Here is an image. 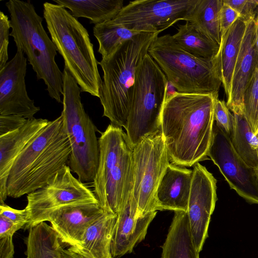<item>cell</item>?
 Returning a JSON list of instances; mask_svg holds the SVG:
<instances>
[{"mask_svg":"<svg viewBox=\"0 0 258 258\" xmlns=\"http://www.w3.org/2000/svg\"><path fill=\"white\" fill-rule=\"evenodd\" d=\"M218 95L177 92L162 109L161 131L171 163L190 167L207 158Z\"/></svg>","mask_w":258,"mask_h":258,"instance_id":"6da1fadb","label":"cell"},{"mask_svg":"<svg viewBox=\"0 0 258 258\" xmlns=\"http://www.w3.org/2000/svg\"><path fill=\"white\" fill-rule=\"evenodd\" d=\"M71 147L61 115L43 128L14 162L7 196L19 198L44 186L68 163Z\"/></svg>","mask_w":258,"mask_h":258,"instance_id":"7a4b0ae2","label":"cell"},{"mask_svg":"<svg viewBox=\"0 0 258 258\" xmlns=\"http://www.w3.org/2000/svg\"><path fill=\"white\" fill-rule=\"evenodd\" d=\"M159 33H140L98 62L103 72L99 98L111 124L126 129L137 68Z\"/></svg>","mask_w":258,"mask_h":258,"instance_id":"3957f363","label":"cell"},{"mask_svg":"<svg viewBox=\"0 0 258 258\" xmlns=\"http://www.w3.org/2000/svg\"><path fill=\"white\" fill-rule=\"evenodd\" d=\"M43 6L51 39L64 60V68L82 92L99 98L102 80L87 29L62 6L45 2Z\"/></svg>","mask_w":258,"mask_h":258,"instance_id":"277c9868","label":"cell"},{"mask_svg":"<svg viewBox=\"0 0 258 258\" xmlns=\"http://www.w3.org/2000/svg\"><path fill=\"white\" fill-rule=\"evenodd\" d=\"M10 15L12 36L17 48L26 54L37 80H42L49 96L62 103L63 72L55 60L57 48L30 1L10 0L6 3Z\"/></svg>","mask_w":258,"mask_h":258,"instance_id":"5b68a950","label":"cell"},{"mask_svg":"<svg viewBox=\"0 0 258 258\" xmlns=\"http://www.w3.org/2000/svg\"><path fill=\"white\" fill-rule=\"evenodd\" d=\"M98 142L94 192L105 212L117 214L133 192V148L122 128L111 123Z\"/></svg>","mask_w":258,"mask_h":258,"instance_id":"8992f818","label":"cell"},{"mask_svg":"<svg viewBox=\"0 0 258 258\" xmlns=\"http://www.w3.org/2000/svg\"><path fill=\"white\" fill-rule=\"evenodd\" d=\"M148 53L178 92L218 95L222 84L220 50L213 58H199L184 51L167 34L153 40Z\"/></svg>","mask_w":258,"mask_h":258,"instance_id":"52a82bcc","label":"cell"},{"mask_svg":"<svg viewBox=\"0 0 258 258\" xmlns=\"http://www.w3.org/2000/svg\"><path fill=\"white\" fill-rule=\"evenodd\" d=\"M63 74L61 116L72 149L69 166L80 181L93 182L99 156L97 129L85 110L77 81L65 68Z\"/></svg>","mask_w":258,"mask_h":258,"instance_id":"ba28073f","label":"cell"},{"mask_svg":"<svg viewBox=\"0 0 258 258\" xmlns=\"http://www.w3.org/2000/svg\"><path fill=\"white\" fill-rule=\"evenodd\" d=\"M167 82L164 73L147 54L137 70L125 129L133 148L144 137L161 130V117L166 101Z\"/></svg>","mask_w":258,"mask_h":258,"instance_id":"9c48e42d","label":"cell"},{"mask_svg":"<svg viewBox=\"0 0 258 258\" xmlns=\"http://www.w3.org/2000/svg\"><path fill=\"white\" fill-rule=\"evenodd\" d=\"M133 148V195L139 218L159 210L157 191L170 160L161 130L144 137Z\"/></svg>","mask_w":258,"mask_h":258,"instance_id":"30bf717a","label":"cell"},{"mask_svg":"<svg viewBox=\"0 0 258 258\" xmlns=\"http://www.w3.org/2000/svg\"><path fill=\"white\" fill-rule=\"evenodd\" d=\"M27 199L25 209L29 215V221L24 228L25 230L48 221L51 215L63 207L99 203L94 191L76 178L67 165L44 186L27 195Z\"/></svg>","mask_w":258,"mask_h":258,"instance_id":"8fae6325","label":"cell"},{"mask_svg":"<svg viewBox=\"0 0 258 258\" xmlns=\"http://www.w3.org/2000/svg\"><path fill=\"white\" fill-rule=\"evenodd\" d=\"M196 0H136L124 6L112 19L111 25L139 32L160 33L184 20Z\"/></svg>","mask_w":258,"mask_h":258,"instance_id":"7c38bea8","label":"cell"},{"mask_svg":"<svg viewBox=\"0 0 258 258\" xmlns=\"http://www.w3.org/2000/svg\"><path fill=\"white\" fill-rule=\"evenodd\" d=\"M208 156L231 188L247 202L258 204V171L249 166L233 148L230 138L215 122Z\"/></svg>","mask_w":258,"mask_h":258,"instance_id":"4fadbf2b","label":"cell"},{"mask_svg":"<svg viewBox=\"0 0 258 258\" xmlns=\"http://www.w3.org/2000/svg\"><path fill=\"white\" fill-rule=\"evenodd\" d=\"M187 214L191 234L197 250H202L208 237L211 217L217 196V180L199 162L194 165Z\"/></svg>","mask_w":258,"mask_h":258,"instance_id":"5bb4252c","label":"cell"},{"mask_svg":"<svg viewBox=\"0 0 258 258\" xmlns=\"http://www.w3.org/2000/svg\"><path fill=\"white\" fill-rule=\"evenodd\" d=\"M27 58L21 50L0 70V115H15L27 119L40 110L29 97L26 87Z\"/></svg>","mask_w":258,"mask_h":258,"instance_id":"9a60e30c","label":"cell"},{"mask_svg":"<svg viewBox=\"0 0 258 258\" xmlns=\"http://www.w3.org/2000/svg\"><path fill=\"white\" fill-rule=\"evenodd\" d=\"M157 211L138 218L137 205L133 192L117 214L111 243L113 258H120L131 253L145 238L148 228Z\"/></svg>","mask_w":258,"mask_h":258,"instance_id":"2e32d148","label":"cell"},{"mask_svg":"<svg viewBox=\"0 0 258 258\" xmlns=\"http://www.w3.org/2000/svg\"><path fill=\"white\" fill-rule=\"evenodd\" d=\"M105 211L99 203H85L55 211L48 221L61 242L74 246L81 244L89 226Z\"/></svg>","mask_w":258,"mask_h":258,"instance_id":"e0dca14e","label":"cell"},{"mask_svg":"<svg viewBox=\"0 0 258 258\" xmlns=\"http://www.w3.org/2000/svg\"><path fill=\"white\" fill-rule=\"evenodd\" d=\"M49 122L34 117L17 130L0 136V204H5L8 197L7 180L14 162Z\"/></svg>","mask_w":258,"mask_h":258,"instance_id":"ac0fdd59","label":"cell"},{"mask_svg":"<svg viewBox=\"0 0 258 258\" xmlns=\"http://www.w3.org/2000/svg\"><path fill=\"white\" fill-rule=\"evenodd\" d=\"M254 20L247 22L239 54L234 67L231 96L227 106L233 113L243 114L244 92L255 68L258 65V53L254 47Z\"/></svg>","mask_w":258,"mask_h":258,"instance_id":"d6986e66","label":"cell"},{"mask_svg":"<svg viewBox=\"0 0 258 258\" xmlns=\"http://www.w3.org/2000/svg\"><path fill=\"white\" fill-rule=\"evenodd\" d=\"M193 171L169 163L157 191L159 211L187 212Z\"/></svg>","mask_w":258,"mask_h":258,"instance_id":"ffe728a7","label":"cell"},{"mask_svg":"<svg viewBox=\"0 0 258 258\" xmlns=\"http://www.w3.org/2000/svg\"><path fill=\"white\" fill-rule=\"evenodd\" d=\"M117 214L104 212L86 231L81 244L70 247L83 258H113L111 243Z\"/></svg>","mask_w":258,"mask_h":258,"instance_id":"44dd1931","label":"cell"},{"mask_svg":"<svg viewBox=\"0 0 258 258\" xmlns=\"http://www.w3.org/2000/svg\"><path fill=\"white\" fill-rule=\"evenodd\" d=\"M165 241L162 258H200L190 230L187 213L175 211Z\"/></svg>","mask_w":258,"mask_h":258,"instance_id":"7402d4cb","label":"cell"},{"mask_svg":"<svg viewBox=\"0 0 258 258\" xmlns=\"http://www.w3.org/2000/svg\"><path fill=\"white\" fill-rule=\"evenodd\" d=\"M247 22L237 19L221 37L220 44L222 83L229 103L231 96L232 80Z\"/></svg>","mask_w":258,"mask_h":258,"instance_id":"603a6c76","label":"cell"},{"mask_svg":"<svg viewBox=\"0 0 258 258\" xmlns=\"http://www.w3.org/2000/svg\"><path fill=\"white\" fill-rule=\"evenodd\" d=\"M56 4L69 9L76 18H88L95 25L113 19L122 9V0H53Z\"/></svg>","mask_w":258,"mask_h":258,"instance_id":"cb8c5ba5","label":"cell"},{"mask_svg":"<svg viewBox=\"0 0 258 258\" xmlns=\"http://www.w3.org/2000/svg\"><path fill=\"white\" fill-rule=\"evenodd\" d=\"M223 0H196L184 21L220 45L221 36L219 15Z\"/></svg>","mask_w":258,"mask_h":258,"instance_id":"d4e9b609","label":"cell"},{"mask_svg":"<svg viewBox=\"0 0 258 258\" xmlns=\"http://www.w3.org/2000/svg\"><path fill=\"white\" fill-rule=\"evenodd\" d=\"M61 241L51 226L42 222L29 229L25 258H61Z\"/></svg>","mask_w":258,"mask_h":258,"instance_id":"484cf974","label":"cell"},{"mask_svg":"<svg viewBox=\"0 0 258 258\" xmlns=\"http://www.w3.org/2000/svg\"><path fill=\"white\" fill-rule=\"evenodd\" d=\"M172 35L176 43L184 51L199 58L211 59L219 53L220 45L199 32L191 24L178 26Z\"/></svg>","mask_w":258,"mask_h":258,"instance_id":"4316f807","label":"cell"},{"mask_svg":"<svg viewBox=\"0 0 258 258\" xmlns=\"http://www.w3.org/2000/svg\"><path fill=\"white\" fill-rule=\"evenodd\" d=\"M234 124L230 137L236 152L250 167H258V139L244 114L233 113Z\"/></svg>","mask_w":258,"mask_h":258,"instance_id":"83f0119b","label":"cell"},{"mask_svg":"<svg viewBox=\"0 0 258 258\" xmlns=\"http://www.w3.org/2000/svg\"><path fill=\"white\" fill-rule=\"evenodd\" d=\"M93 30L99 44L98 52L102 58L108 57L119 46L142 33L106 22L94 25Z\"/></svg>","mask_w":258,"mask_h":258,"instance_id":"f1b7e54d","label":"cell"},{"mask_svg":"<svg viewBox=\"0 0 258 258\" xmlns=\"http://www.w3.org/2000/svg\"><path fill=\"white\" fill-rule=\"evenodd\" d=\"M243 105L244 115L255 133L258 128V65L244 91Z\"/></svg>","mask_w":258,"mask_h":258,"instance_id":"f546056e","label":"cell"},{"mask_svg":"<svg viewBox=\"0 0 258 258\" xmlns=\"http://www.w3.org/2000/svg\"><path fill=\"white\" fill-rule=\"evenodd\" d=\"M215 123L229 138L233 130L234 117L224 100L217 98L214 105Z\"/></svg>","mask_w":258,"mask_h":258,"instance_id":"4dcf8cb0","label":"cell"},{"mask_svg":"<svg viewBox=\"0 0 258 258\" xmlns=\"http://www.w3.org/2000/svg\"><path fill=\"white\" fill-rule=\"evenodd\" d=\"M246 22L253 20L258 13V1L255 0H224Z\"/></svg>","mask_w":258,"mask_h":258,"instance_id":"1f68e13d","label":"cell"},{"mask_svg":"<svg viewBox=\"0 0 258 258\" xmlns=\"http://www.w3.org/2000/svg\"><path fill=\"white\" fill-rule=\"evenodd\" d=\"M11 28V21L7 15L0 12V70L8 60V46L9 43V30Z\"/></svg>","mask_w":258,"mask_h":258,"instance_id":"d6a6232c","label":"cell"},{"mask_svg":"<svg viewBox=\"0 0 258 258\" xmlns=\"http://www.w3.org/2000/svg\"><path fill=\"white\" fill-rule=\"evenodd\" d=\"M0 216H2L14 224L24 229L29 221V215L25 208L17 210L4 204H0Z\"/></svg>","mask_w":258,"mask_h":258,"instance_id":"836d02e7","label":"cell"},{"mask_svg":"<svg viewBox=\"0 0 258 258\" xmlns=\"http://www.w3.org/2000/svg\"><path fill=\"white\" fill-rule=\"evenodd\" d=\"M239 18L240 16L239 13L223 1L219 15L221 37L226 34L233 24Z\"/></svg>","mask_w":258,"mask_h":258,"instance_id":"e575fe53","label":"cell"},{"mask_svg":"<svg viewBox=\"0 0 258 258\" xmlns=\"http://www.w3.org/2000/svg\"><path fill=\"white\" fill-rule=\"evenodd\" d=\"M28 119L15 115H0V136L12 132L23 125Z\"/></svg>","mask_w":258,"mask_h":258,"instance_id":"d590c367","label":"cell"},{"mask_svg":"<svg viewBox=\"0 0 258 258\" xmlns=\"http://www.w3.org/2000/svg\"><path fill=\"white\" fill-rule=\"evenodd\" d=\"M13 236L0 237V258H13L14 246Z\"/></svg>","mask_w":258,"mask_h":258,"instance_id":"8d00e7d4","label":"cell"},{"mask_svg":"<svg viewBox=\"0 0 258 258\" xmlns=\"http://www.w3.org/2000/svg\"><path fill=\"white\" fill-rule=\"evenodd\" d=\"M21 229V227L0 216V237L5 236H13L14 233Z\"/></svg>","mask_w":258,"mask_h":258,"instance_id":"74e56055","label":"cell"},{"mask_svg":"<svg viewBox=\"0 0 258 258\" xmlns=\"http://www.w3.org/2000/svg\"><path fill=\"white\" fill-rule=\"evenodd\" d=\"M177 92V90L174 86V85L167 80L166 86V101Z\"/></svg>","mask_w":258,"mask_h":258,"instance_id":"f35d334b","label":"cell"},{"mask_svg":"<svg viewBox=\"0 0 258 258\" xmlns=\"http://www.w3.org/2000/svg\"><path fill=\"white\" fill-rule=\"evenodd\" d=\"M61 258H83L78 254L73 252L69 248H63L61 251Z\"/></svg>","mask_w":258,"mask_h":258,"instance_id":"ab89813d","label":"cell"},{"mask_svg":"<svg viewBox=\"0 0 258 258\" xmlns=\"http://www.w3.org/2000/svg\"><path fill=\"white\" fill-rule=\"evenodd\" d=\"M255 34H254V47L258 53V13L254 20Z\"/></svg>","mask_w":258,"mask_h":258,"instance_id":"60d3db41","label":"cell"},{"mask_svg":"<svg viewBox=\"0 0 258 258\" xmlns=\"http://www.w3.org/2000/svg\"><path fill=\"white\" fill-rule=\"evenodd\" d=\"M254 134H255V136H256V137L258 139V128L257 129L256 132L254 133Z\"/></svg>","mask_w":258,"mask_h":258,"instance_id":"b9f144b4","label":"cell"},{"mask_svg":"<svg viewBox=\"0 0 258 258\" xmlns=\"http://www.w3.org/2000/svg\"><path fill=\"white\" fill-rule=\"evenodd\" d=\"M257 171H258V167H257Z\"/></svg>","mask_w":258,"mask_h":258,"instance_id":"7bdbcfd3","label":"cell"}]
</instances>
